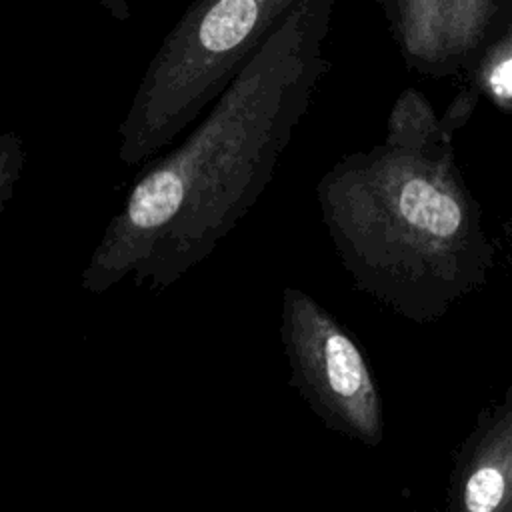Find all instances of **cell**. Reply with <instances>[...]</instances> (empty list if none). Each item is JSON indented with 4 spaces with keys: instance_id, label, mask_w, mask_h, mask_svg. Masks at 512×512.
<instances>
[{
    "instance_id": "cell-10",
    "label": "cell",
    "mask_w": 512,
    "mask_h": 512,
    "mask_svg": "<svg viewBox=\"0 0 512 512\" xmlns=\"http://www.w3.org/2000/svg\"><path fill=\"white\" fill-rule=\"evenodd\" d=\"M110 18L118 20V22H128L132 16V8H130V0H96Z\"/></svg>"
},
{
    "instance_id": "cell-1",
    "label": "cell",
    "mask_w": 512,
    "mask_h": 512,
    "mask_svg": "<svg viewBox=\"0 0 512 512\" xmlns=\"http://www.w3.org/2000/svg\"><path fill=\"white\" fill-rule=\"evenodd\" d=\"M334 8L336 0H296L188 138L146 162L90 254L86 292L104 294L126 276L166 290L244 218L330 68Z\"/></svg>"
},
{
    "instance_id": "cell-8",
    "label": "cell",
    "mask_w": 512,
    "mask_h": 512,
    "mask_svg": "<svg viewBox=\"0 0 512 512\" xmlns=\"http://www.w3.org/2000/svg\"><path fill=\"white\" fill-rule=\"evenodd\" d=\"M442 134H452L442 116L436 114L430 100L416 88H406L398 94L386 120L384 142L398 146H422Z\"/></svg>"
},
{
    "instance_id": "cell-9",
    "label": "cell",
    "mask_w": 512,
    "mask_h": 512,
    "mask_svg": "<svg viewBox=\"0 0 512 512\" xmlns=\"http://www.w3.org/2000/svg\"><path fill=\"white\" fill-rule=\"evenodd\" d=\"M24 166V146L18 132L8 130L0 136V212L14 196L16 182Z\"/></svg>"
},
{
    "instance_id": "cell-4",
    "label": "cell",
    "mask_w": 512,
    "mask_h": 512,
    "mask_svg": "<svg viewBox=\"0 0 512 512\" xmlns=\"http://www.w3.org/2000/svg\"><path fill=\"white\" fill-rule=\"evenodd\" d=\"M280 342L290 364V386L320 422L348 440L378 448L384 440V402L354 334L308 292L286 286Z\"/></svg>"
},
{
    "instance_id": "cell-2",
    "label": "cell",
    "mask_w": 512,
    "mask_h": 512,
    "mask_svg": "<svg viewBox=\"0 0 512 512\" xmlns=\"http://www.w3.org/2000/svg\"><path fill=\"white\" fill-rule=\"evenodd\" d=\"M316 198L354 288L410 322L440 320L494 270L496 246L452 134L348 154L318 180Z\"/></svg>"
},
{
    "instance_id": "cell-3",
    "label": "cell",
    "mask_w": 512,
    "mask_h": 512,
    "mask_svg": "<svg viewBox=\"0 0 512 512\" xmlns=\"http://www.w3.org/2000/svg\"><path fill=\"white\" fill-rule=\"evenodd\" d=\"M296 0H194L160 40L118 126V158L150 162L212 104Z\"/></svg>"
},
{
    "instance_id": "cell-5",
    "label": "cell",
    "mask_w": 512,
    "mask_h": 512,
    "mask_svg": "<svg viewBox=\"0 0 512 512\" xmlns=\"http://www.w3.org/2000/svg\"><path fill=\"white\" fill-rule=\"evenodd\" d=\"M408 68L434 78L466 72L512 0H382Z\"/></svg>"
},
{
    "instance_id": "cell-7",
    "label": "cell",
    "mask_w": 512,
    "mask_h": 512,
    "mask_svg": "<svg viewBox=\"0 0 512 512\" xmlns=\"http://www.w3.org/2000/svg\"><path fill=\"white\" fill-rule=\"evenodd\" d=\"M464 74V88L512 114V14L506 16Z\"/></svg>"
},
{
    "instance_id": "cell-6",
    "label": "cell",
    "mask_w": 512,
    "mask_h": 512,
    "mask_svg": "<svg viewBox=\"0 0 512 512\" xmlns=\"http://www.w3.org/2000/svg\"><path fill=\"white\" fill-rule=\"evenodd\" d=\"M450 512H512V382L482 408L452 458Z\"/></svg>"
}]
</instances>
